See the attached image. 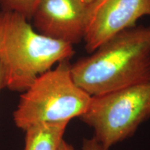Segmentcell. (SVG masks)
<instances>
[{
    "mask_svg": "<svg viewBox=\"0 0 150 150\" xmlns=\"http://www.w3.org/2000/svg\"><path fill=\"white\" fill-rule=\"evenodd\" d=\"M79 119L106 150L130 138L150 118V81L92 96Z\"/></svg>",
    "mask_w": 150,
    "mask_h": 150,
    "instance_id": "277c9868",
    "label": "cell"
},
{
    "mask_svg": "<svg viewBox=\"0 0 150 150\" xmlns=\"http://www.w3.org/2000/svg\"><path fill=\"white\" fill-rule=\"evenodd\" d=\"M6 88L5 72L2 67V65L0 63V91L3 88Z\"/></svg>",
    "mask_w": 150,
    "mask_h": 150,
    "instance_id": "30bf717a",
    "label": "cell"
},
{
    "mask_svg": "<svg viewBox=\"0 0 150 150\" xmlns=\"http://www.w3.org/2000/svg\"><path fill=\"white\" fill-rule=\"evenodd\" d=\"M90 6L82 0H40L31 20L35 31L68 44L83 40Z\"/></svg>",
    "mask_w": 150,
    "mask_h": 150,
    "instance_id": "8992f818",
    "label": "cell"
},
{
    "mask_svg": "<svg viewBox=\"0 0 150 150\" xmlns=\"http://www.w3.org/2000/svg\"><path fill=\"white\" fill-rule=\"evenodd\" d=\"M91 54L70 66L75 83L90 96L150 81V27L125 30Z\"/></svg>",
    "mask_w": 150,
    "mask_h": 150,
    "instance_id": "6da1fadb",
    "label": "cell"
},
{
    "mask_svg": "<svg viewBox=\"0 0 150 150\" xmlns=\"http://www.w3.org/2000/svg\"><path fill=\"white\" fill-rule=\"evenodd\" d=\"M144 16H150V0H95L83 39L86 52L92 53L114 35L136 27Z\"/></svg>",
    "mask_w": 150,
    "mask_h": 150,
    "instance_id": "5b68a950",
    "label": "cell"
},
{
    "mask_svg": "<svg viewBox=\"0 0 150 150\" xmlns=\"http://www.w3.org/2000/svg\"><path fill=\"white\" fill-rule=\"evenodd\" d=\"M82 1H85V2L88 3V4H91V3H93L95 0H82Z\"/></svg>",
    "mask_w": 150,
    "mask_h": 150,
    "instance_id": "7c38bea8",
    "label": "cell"
},
{
    "mask_svg": "<svg viewBox=\"0 0 150 150\" xmlns=\"http://www.w3.org/2000/svg\"><path fill=\"white\" fill-rule=\"evenodd\" d=\"M81 150H106L98 142L93 138L83 140Z\"/></svg>",
    "mask_w": 150,
    "mask_h": 150,
    "instance_id": "9c48e42d",
    "label": "cell"
},
{
    "mask_svg": "<svg viewBox=\"0 0 150 150\" xmlns=\"http://www.w3.org/2000/svg\"><path fill=\"white\" fill-rule=\"evenodd\" d=\"M40 0H0L2 10L16 13L31 20Z\"/></svg>",
    "mask_w": 150,
    "mask_h": 150,
    "instance_id": "ba28073f",
    "label": "cell"
},
{
    "mask_svg": "<svg viewBox=\"0 0 150 150\" xmlns=\"http://www.w3.org/2000/svg\"><path fill=\"white\" fill-rule=\"evenodd\" d=\"M28 20L16 13L0 11V63L6 88L21 93L38 76L74 54L72 45L40 34Z\"/></svg>",
    "mask_w": 150,
    "mask_h": 150,
    "instance_id": "7a4b0ae2",
    "label": "cell"
},
{
    "mask_svg": "<svg viewBox=\"0 0 150 150\" xmlns=\"http://www.w3.org/2000/svg\"><path fill=\"white\" fill-rule=\"evenodd\" d=\"M58 150H75V149L74 148L70 145V144L67 143L66 141H65L64 140H63Z\"/></svg>",
    "mask_w": 150,
    "mask_h": 150,
    "instance_id": "8fae6325",
    "label": "cell"
},
{
    "mask_svg": "<svg viewBox=\"0 0 150 150\" xmlns=\"http://www.w3.org/2000/svg\"><path fill=\"white\" fill-rule=\"evenodd\" d=\"M69 122L40 123L25 131L24 150H58Z\"/></svg>",
    "mask_w": 150,
    "mask_h": 150,
    "instance_id": "52a82bcc",
    "label": "cell"
},
{
    "mask_svg": "<svg viewBox=\"0 0 150 150\" xmlns=\"http://www.w3.org/2000/svg\"><path fill=\"white\" fill-rule=\"evenodd\" d=\"M70 66L69 61L60 62L22 93L13 112L19 129L26 131L37 124L70 122L86 111L91 96L75 83Z\"/></svg>",
    "mask_w": 150,
    "mask_h": 150,
    "instance_id": "3957f363",
    "label": "cell"
}]
</instances>
